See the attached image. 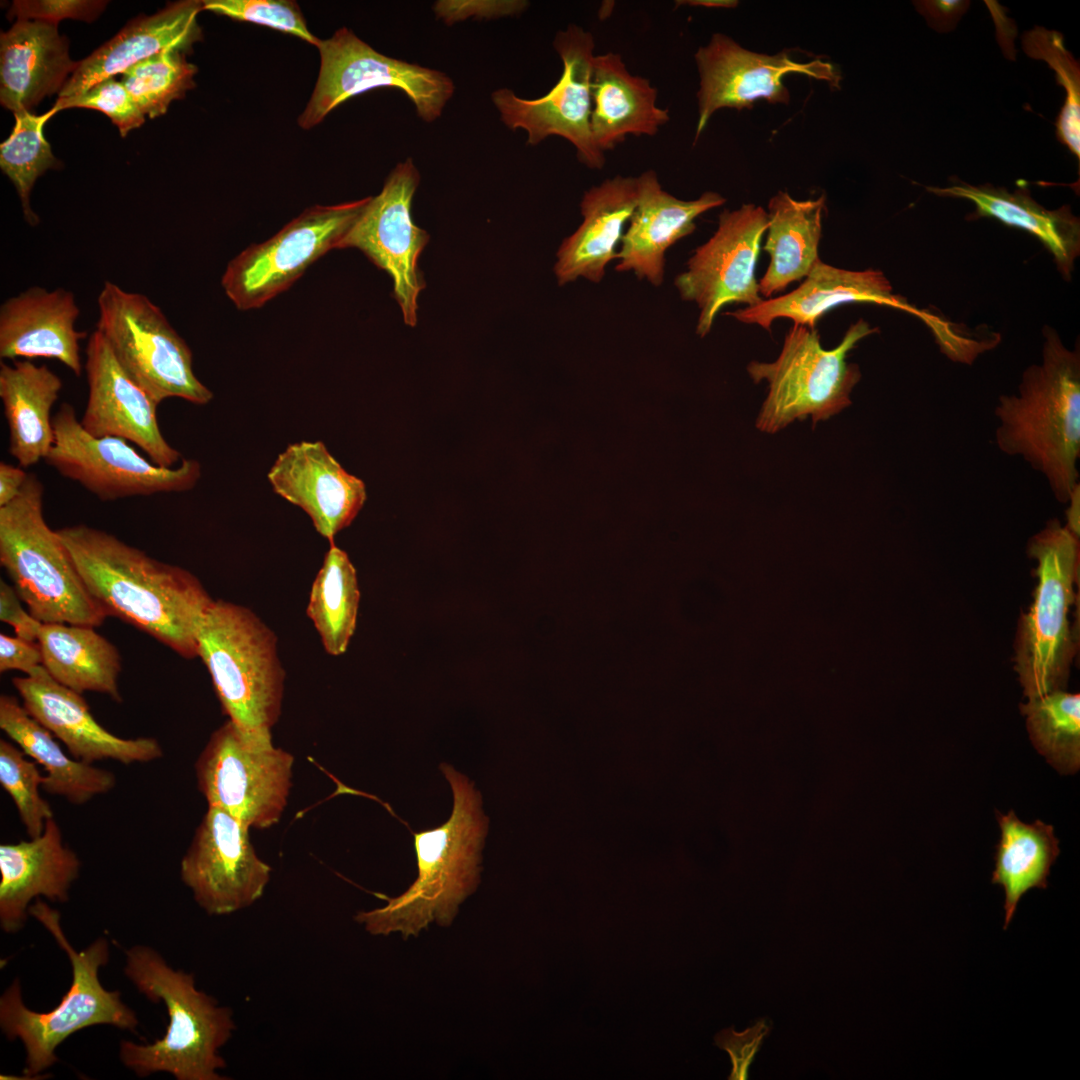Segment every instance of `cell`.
Listing matches in <instances>:
<instances>
[{
  "mask_svg": "<svg viewBox=\"0 0 1080 1080\" xmlns=\"http://www.w3.org/2000/svg\"><path fill=\"white\" fill-rule=\"evenodd\" d=\"M1029 738L1039 754L1061 774L1080 767V695L1056 690L1019 705Z\"/></svg>",
  "mask_w": 1080,
  "mask_h": 1080,
  "instance_id": "obj_38",
  "label": "cell"
},
{
  "mask_svg": "<svg viewBox=\"0 0 1080 1080\" xmlns=\"http://www.w3.org/2000/svg\"><path fill=\"white\" fill-rule=\"evenodd\" d=\"M85 355L88 400L80 419L84 430L94 437L133 442L153 463L173 467L181 454L162 435L158 404L124 371L97 330L87 341Z\"/></svg>",
  "mask_w": 1080,
  "mask_h": 1080,
  "instance_id": "obj_20",
  "label": "cell"
},
{
  "mask_svg": "<svg viewBox=\"0 0 1080 1080\" xmlns=\"http://www.w3.org/2000/svg\"><path fill=\"white\" fill-rule=\"evenodd\" d=\"M369 198L308 207L271 238L248 246L225 268L226 296L237 309L251 310L286 291L311 264L338 249Z\"/></svg>",
  "mask_w": 1080,
  "mask_h": 1080,
  "instance_id": "obj_12",
  "label": "cell"
},
{
  "mask_svg": "<svg viewBox=\"0 0 1080 1080\" xmlns=\"http://www.w3.org/2000/svg\"><path fill=\"white\" fill-rule=\"evenodd\" d=\"M927 190L939 196L971 201L976 208L972 219L995 218L1029 232L1053 255L1061 275L1070 279L1080 254V221L1069 205L1048 210L1036 202L1029 189L1022 185L1010 192L990 184L976 186L958 180L948 187H928Z\"/></svg>",
  "mask_w": 1080,
  "mask_h": 1080,
  "instance_id": "obj_31",
  "label": "cell"
},
{
  "mask_svg": "<svg viewBox=\"0 0 1080 1080\" xmlns=\"http://www.w3.org/2000/svg\"><path fill=\"white\" fill-rule=\"evenodd\" d=\"M420 175L412 159L398 163L381 192L369 201L341 239L338 249L356 248L392 279V296L404 323L417 324L418 296L426 287L418 267L419 257L430 240L411 215Z\"/></svg>",
  "mask_w": 1080,
  "mask_h": 1080,
  "instance_id": "obj_16",
  "label": "cell"
},
{
  "mask_svg": "<svg viewBox=\"0 0 1080 1080\" xmlns=\"http://www.w3.org/2000/svg\"><path fill=\"white\" fill-rule=\"evenodd\" d=\"M995 814L1001 834L991 882L1004 891L1003 928L1007 929L1021 898L1031 889L1047 888V878L1060 848L1052 825L1039 819L1025 823L1014 810L1007 814L996 810Z\"/></svg>",
  "mask_w": 1080,
  "mask_h": 1080,
  "instance_id": "obj_36",
  "label": "cell"
},
{
  "mask_svg": "<svg viewBox=\"0 0 1080 1080\" xmlns=\"http://www.w3.org/2000/svg\"><path fill=\"white\" fill-rule=\"evenodd\" d=\"M42 666V655L37 642L18 636L0 634V671L19 670L31 675Z\"/></svg>",
  "mask_w": 1080,
  "mask_h": 1080,
  "instance_id": "obj_49",
  "label": "cell"
},
{
  "mask_svg": "<svg viewBox=\"0 0 1080 1080\" xmlns=\"http://www.w3.org/2000/svg\"><path fill=\"white\" fill-rule=\"evenodd\" d=\"M0 728L46 771L41 788L74 805H83L111 791L115 775L64 753L56 737L11 695L0 697Z\"/></svg>",
  "mask_w": 1080,
  "mask_h": 1080,
  "instance_id": "obj_33",
  "label": "cell"
},
{
  "mask_svg": "<svg viewBox=\"0 0 1080 1080\" xmlns=\"http://www.w3.org/2000/svg\"><path fill=\"white\" fill-rule=\"evenodd\" d=\"M1066 510V527L1076 536L1080 535V487L1070 496Z\"/></svg>",
  "mask_w": 1080,
  "mask_h": 1080,
  "instance_id": "obj_51",
  "label": "cell"
},
{
  "mask_svg": "<svg viewBox=\"0 0 1080 1080\" xmlns=\"http://www.w3.org/2000/svg\"><path fill=\"white\" fill-rule=\"evenodd\" d=\"M271 867L256 853L249 829L218 807L208 810L180 864V877L207 914L227 915L254 904Z\"/></svg>",
  "mask_w": 1080,
  "mask_h": 1080,
  "instance_id": "obj_18",
  "label": "cell"
},
{
  "mask_svg": "<svg viewBox=\"0 0 1080 1080\" xmlns=\"http://www.w3.org/2000/svg\"><path fill=\"white\" fill-rule=\"evenodd\" d=\"M79 315L74 293L61 287L31 286L7 298L0 306L1 361L55 359L80 376L86 332L75 328Z\"/></svg>",
  "mask_w": 1080,
  "mask_h": 1080,
  "instance_id": "obj_26",
  "label": "cell"
},
{
  "mask_svg": "<svg viewBox=\"0 0 1080 1080\" xmlns=\"http://www.w3.org/2000/svg\"><path fill=\"white\" fill-rule=\"evenodd\" d=\"M94 628L43 623L37 636L42 665L54 680L77 693H102L121 702L120 654Z\"/></svg>",
  "mask_w": 1080,
  "mask_h": 1080,
  "instance_id": "obj_35",
  "label": "cell"
},
{
  "mask_svg": "<svg viewBox=\"0 0 1080 1080\" xmlns=\"http://www.w3.org/2000/svg\"><path fill=\"white\" fill-rule=\"evenodd\" d=\"M52 424L54 443L44 461L101 501L183 492L200 479L196 460L182 459L178 467H162L145 459L124 439L90 435L70 403L61 404Z\"/></svg>",
  "mask_w": 1080,
  "mask_h": 1080,
  "instance_id": "obj_13",
  "label": "cell"
},
{
  "mask_svg": "<svg viewBox=\"0 0 1080 1080\" xmlns=\"http://www.w3.org/2000/svg\"><path fill=\"white\" fill-rule=\"evenodd\" d=\"M440 768L453 793V809L442 825L415 832L418 874L397 897L380 908L358 912L354 919L373 936L417 937L435 924H453L460 905L480 884L482 849L488 818L482 798L466 776L448 764Z\"/></svg>",
  "mask_w": 1080,
  "mask_h": 1080,
  "instance_id": "obj_2",
  "label": "cell"
},
{
  "mask_svg": "<svg viewBox=\"0 0 1080 1080\" xmlns=\"http://www.w3.org/2000/svg\"><path fill=\"white\" fill-rule=\"evenodd\" d=\"M21 603L15 588L1 579L0 620L12 626L16 636L37 642L38 632L43 623L26 611Z\"/></svg>",
  "mask_w": 1080,
  "mask_h": 1080,
  "instance_id": "obj_48",
  "label": "cell"
},
{
  "mask_svg": "<svg viewBox=\"0 0 1080 1080\" xmlns=\"http://www.w3.org/2000/svg\"><path fill=\"white\" fill-rule=\"evenodd\" d=\"M34 917L54 937L72 967L71 986L61 1002L48 1012H36L23 1002L20 980L15 979L0 997V1027L9 1040L19 1039L26 1052L23 1074L27 1079L58 1061L56 1048L75 1032L93 1025H112L134 1031L138 1019L121 1000L118 991L105 989L99 969L109 961L108 941L100 937L77 951L61 926V917L40 898L29 907Z\"/></svg>",
  "mask_w": 1080,
  "mask_h": 1080,
  "instance_id": "obj_6",
  "label": "cell"
},
{
  "mask_svg": "<svg viewBox=\"0 0 1080 1080\" xmlns=\"http://www.w3.org/2000/svg\"><path fill=\"white\" fill-rule=\"evenodd\" d=\"M320 70L311 97L298 117L305 130L320 124L337 106L379 87L402 90L426 122L441 116L455 86L445 73L388 57L342 27L321 40Z\"/></svg>",
  "mask_w": 1080,
  "mask_h": 1080,
  "instance_id": "obj_11",
  "label": "cell"
},
{
  "mask_svg": "<svg viewBox=\"0 0 1080 1080\" xmlns=\"http://www.w3.org/2000/svg\"><path fill=\"white\" fill-rule=\"evenodd\" d=\"M1036 563L1033 602L1022 613L1015 638V671L1028 699L1066 688L1078 648L1070 621L1079 581L1080 543L1059 520L1052 519L1027 543Z\"/></svg>",
  "mask_w": 1080,
  "mask_h": 1080,
  "instance_id": "obj_8",
  "label": "cell"
},
{
  "mask_svg": "<svg viewBox=\"0 0 1080 1080\" xmlns=\"http://www.w3.org/2000/svg\"><path fill=\"white\" fill-rule=\"evenodd\" d=\"M590 129L596 147L605 153L627 136H654L670 119L657 104V89L631 74L620 54L595 55L591 76Z\"/></svg>",
  "mask_w": 1080,
  "mask_h": 1080,
  "instance_id": "obj_30",
  "label": "cell"
},
{
  "mask_svg": "<svg viewBox=\"0 0 1080 1080\" xmlns=\"http://www.w3.org/2000/svg\"><path fill=\"white\" fill-rule=\"evenodd\" d=\"M197 71L185 53L171 50L133 65L122 74V84L141 112L153 119L164 115L173 100L195 87Z\"/></svg>",
  "mask_w": 1080,
  "mask_h": 1080,
  "instance_id": "obj_40",
  "label": "cell"
},
{
  "mask_svg": "<svg viewBox=\"0 0 1080 1080\" xmlns=\"http://www.w3.org/2000/svg\"><path fill=\"white\" fill-rule=\"evenodd\" d=\"M44 486L28 473L19 495L0 507V564L41 623L97 627L108 616L87 590L70 552L43 514Z\"/></svg>",
  "mask_w": 1080,
  "mask_h": 1080,
  "instance_id": "obj_7",
  "label": "cell"
},
{
  "mask_svg": "<svg viewBox=\"0 0 1080 1080\" xmlns=\"http://www.w3.org/2000/svg\"><path fill=\"white\" fill-rule=\"evenodd\" d=\"M768 1031L769 1026L766 1022L759 1021L755 1026L742 1033H736L733 1029H726L716 1036V1044L728 1052L732 1061L730 1079L742 1080L747 1078L748 1068Z\"/></svg>",
  "mask_w": 1080,
  "mask_h": 1080,
  "instance_id": "obj_47",
  "label": "cell"
},
{
  "mask_svg": "<svg viewBox=\"0 0 1080 1080\" xmlns=\"http://www.w3.org/2000/svg\"><path fill=\"white\" fill-rule=\"evenodd\" d=\"M637 178V203L617 251V272H633L653 286L664 281L666 252L696 229L695 220L722 206L725 198L706 191L694 200H682L664 190L653 170Z\"/></svg>",
  "mask_w": 1080,
  "mask_h": 1080,
  "instance_id": "obj_24",
  "label": "cell"
},
{
  "mask_svg": "<svg viewBox=\"0 0 1080 1080\" xmlns=\"http://www.w3.org/2000/svg\"><path fill=\"white\" fill-rule=\"evenodd\" d=\"M202 10L203 1L184 0L129 22L108 42L79 61L58 99L80 95L153 55L171 50L187 53L202 39L197 21Z\"/></svg>",
  "mask_w": 1080,
  "mask_h": 1080,
  "instance_id": "obj_27",
  "label": "cell"
},
{
  "mask_svg": "<svg viewBox=\"0 0 1080 1080\" xmlns=\"http://www.w3.org/2000/svg\"><path fill=\"white\" fill-rule=\"evenodd\" d=\"M1022 46L1025 53L1045 61L1056 74L1065 92V103L1056 121L1057 137L1080 158V67L1079 62L1066 49L1061 33L1035 27L1024 33Z\"/></svg>",
  "mask_w": 1080,
  "mask_h": 1080,
  "instance_id": "obj_41",
  "label": "cell"
},
{
  "mask_svg": "<svg viewBox=\"0 0 1080 1080\" xmlns=\"http://www.w3.org/2000/svg\"><path fill=\"white\" fill-rule=\"evenodd\" d=\"M677 5L703 6L708 8H731L737 5L733 0H687L677 1Z\"/></svg>",
  "mask_w": 1080,
  "mask_h": 1080,
  "instance_id": "obj_52",
  "label": "cell"
},
{
  "mask_svg": "<svg viewBox=\"0 0 1080 1080\" xmlns=\"http://www.w3.org/2000/svg\"><path fill=\"white\" fill-rule=\"evenodd\" d=\"M80 867L77 854L65 844L54 817L47 820L41 835L1 844V929L5 933L20 931L34 899L67 902Z\"/></svg>",
  "mask_w": 1080,
  "mask_h": 1080,
  "instance_id": "obj_25",
  "label": "cell"
},
{
  "mask_svg": "<svg viewBox=\"0 0 1080 1080\" xmlns=\"http://www.w3.org/2000/svg\"><path fill=\"white\" fill-rule=\"evenodd\" d=\"M529 5L524 0H440L434 5L438 18L452 25L469 18L494 19L517 15Z\"/></svg>",
  "mask_w": 1080,
  "mask_h": 1080,
  "instance_id": "obj_46",
  "label": "cell"
},
{
  "mask_svg": "<svg viewBox=\"0 0 1080 1080\" xmlns=\"http://www.w3.org/2000/svg\"><path fill=\"white\" fill-rule=\"evenodd\" d=\"M28 473L20 466L0 463V507L13 501L21 492Z\"/></svg>",
  "mask_w": 1080,
  "mask_h": 1080,
  "instance_id": "obj_50",
  "label": "cell"
},
{
  "mask_svg": "<svg viewBox=\"0 0 1080 1080\" xmlns=\"http://www.w3.org/2000/svg\"><path fill=\"white\" fill-rule=\"evenodd\" d=\"M124 973L154 1003L163 1002L169 1022L153 1043H120L119 1057L138 1077L166 1072L177 1080H223L219 1050L236 1029L233 1013L196 988L192 973L172 968L153 948L125 950Z\"/></svg>",
  "mask_w": 1080,
  "mask_h": 1080,
  "instance_id": "obj_4",
  "label": "cell"
},
{
  "mask_svg": "<svg viewBox=\"0 0 1080 1080\" xmlns=\"http://www.w3.org/2000/svg\"><path fill=\"white\" fill-rule=\"evenodd\" d=\"M553 44L562 60L563 72L547 94L524 99L502 88L492 93V101L507 127L527 133L528 144L537 145L549 136H560L573 145L583 165L601 169L605 153L596 147L590 129L594 37L584 28L571 24L557 33Z\"/></svg>",
  "mask_w": 1080,
  "mask_h": 1080,
  "instance_id": "obj_15",
  "label": "cell"
},
{
  "mask_svg": "<svg viewBox=\"0 0 1080 1080\" xmlns=\"http://www.w3.org/2000/svg\"><path fill=\"white\" fill-rule=\"evenodd\" d=\"M360 602L356 570L345 551L330 542L309 595L308 617L325 651L345 653L354 634Z\"/></svg>",
  "mask_w": 1080,
  "mask_h": 1080,
  "instance_id": "obj_37",
  "label": "cell"
},
{
  "mask_svg": "<svg viewBox=\"0 0 1080 1080\" xmlns=\"http://www.w3.org/2000/svg\"><path fill=\"white\" fill-rule=\"evenodd\" d=\"M56 531L87 590L108 616L135 626L182 657H198V630L214 600L195 575L86 524Z\"/></svg>",
  "mask_w": 1080,
  "mask_h": 1080,
  "instance_id": "obj_1",
  "label": "cell"
},
{
  "mask_svg": "<svg viewBox=\"0 0 1080 1080\" xmlns=\"http://www.w3.org/2000/svg\"><path fill=\"white\" fill-rule=\"evenodd\" d=\"M97 306L96 330L124 371L158 405L172 397L197 405L213 399L193 371L190 347L149 297L107 280Z\"/></svg>",
  "mask_w": 1080,
  "mask_h": 1080,
  "instance_id": "obj_10",
  "label": "cell"
},
{
  "mask_svg": "<svg viewBox=\"0 0 1080 1080\" xmlns=\"http://www.w3.org/2000/svg\"><path fill=\"white\" fill-rule=\"evenodd\" d=\"M12 684L28 713L87 764L114 760L129 765L149 763L163 756L153 737L121 738L100 725L82 694L54 680L40 666L33 674L14 677Z\"/></svg>",
  "mask_w": 1080,
  "mask_h": 1080,
  "instance_id": "obj_21",
  "label": "cell"
},
{
  "mask_svg": "<svg viewBox=\"0 0 1080 1080\" xmlns=\"http://www.w3.org/2000/svg\"><path fill=\"white\" fill-rule=\"evenodd\" d=\"M268 481L330 542L352 523L367 497L364 482L348 473L320 441L289 445L270 468Z\"/></svg>",
  "mask_w": 1080,
  "mask_h": 1080,
  "instance_id": "obj_23",
  "label": "cell"
},
{
  "mask_svg": "<svg viewBox=\"0 0 1080 1080\" xmlns=\"http://www.w3.org/2000/svg\"><path fill=\"white\" fill-rule=\"evenodd\" d=\"M106 5V1L16 0L11 5L8 17L40 20L54 24L67 18L92 22L101 14Z\"/></svg>",
  "mask_w": 1080,
  "mask_h": 1080,
  "instance_id": "obj_45",
  "label": "cell"
},
{
  "mask_svg": "<svg viewBox=\"0 0 1080 1080\" xmlns=\"http://www.w3.org/2000/svg\"><path fill=\"white\" fill-rule=\"evenodd\" d=\"M197 643L229 720L251 743L273 745L285 681L275 633L247 607L218 599L200 624Z\"/></svg>",
  "mask_w": 1080,
  "mask_h": 1080,
  "instance_id": "obj_5",
  "label": "cell"
},
{
  "mask_svg": "<svg viewBox=\"0 0 1080 1080\" xmlns=\"http://www.w3.org/2000/svg\"><path fill=\"white\" fill-rule=\"evenodd\" d=\"M25 756L15 743L0 740V784L14 802L28 837L34 838L42 834L53 811L40 795L44 776Z\"/></svg>",
  "mask_w": 1080,
  "mask_h": 1080,
  "instance_id": "obj_42",
  "label": "cell"
},
{
  "mask_svg": "<svg viewBox=\"0 0 1080 1080\" xmlns=\"http://www.w3.org/2000/svg\"><path fill=\"white\" fill-rule=\"evenodd\" d=\"M53 107L58 111L68 108L101 111L118 127L122 137L126 136L130 130L140 127L145 121V115L127 89L114 77L99 82L80 95L57 99Z\"/></svg>",
  "mask_w": 1080,
  "mask_h": 1080,
  "instance_id": "obj_44",
  "label": "cell"
},
{
  "mask_svg": "<svg viewBox=\"0 0 1080 1080\" xmlns=\"http://www.w3.org/2000/svg\"><path fill=\"white\" fill-rule=\"evenodd\" d=\"M876 331L859 319L850 325L838 346L827 350L815 328L793 324L775 361H752L747 366L754 383L765 380L768 384L756 428L774 434L795 420L811 417L816 424L849 407L861 372L857 364L847 362V354Z\"/></svg>",
  "mask_w": 1080,
  "mask_h": 1080,
  "instance_id": "obj_9",
  "label": "cell"
},
{
  "mask_svg": "<svg viewBox=\"0 0 1080 1080\" xmlns=\"http://www.w3.org/2000/svg\"><path fill=\"white\" fill-rule=\"evenodd\" d=\"M700 76L697 93L698 122L695 140L712 115L723 108H751L761 99L769 103H788L790 94L783 84L788 73H801L839 86L841 76L829 62L814 60L800 63L787 52L775 55L744 49L729 36L716 33L707 45L695 53Z\"/></svg>",
  "mask_w": 1080,
  "mask_h": 1080,
  "instance_id": "obj_19",
  "label": "cell"
},
{
  "mask_svg": "<svg viewBox=\"0 0 1080 1080\" xmlns=\"http://www.w3.org/2000/svg\"><path fill=\"white\" fill-rule=\"evenodd\" d=\"M1041 360L1025 369L1016 393L999 397L995 443L1041 473L1055 499L1067 504L1079 486L1080 351L1043 328Z\"/></svg>",
  "mask_w": 1080,
  "mask_h": 1080,
  "instance_id": "obj_3",
  "label": "cell"
},
{
  "mask_svg": "<svg viewBox=\"0 0 1080 1080\" xmlns=\"http://www.w3.org/2000/svg\"><path fill=\"white\" fill-rule=\"evenodd\" d=\"M637 203V178L617 175L586 190L580 202L582 222L561 243L554 273L563 286L580 278L599 283Z\"/></svg>",
  "mask_w": 1080,
  "mask_h": 1080,
  "instance_id": "obj_29",
  "label": "cell"
},
{
  "mask_svg": "<svg viewBox=\"0 0 1080 1080\" xmlns=\"http://www.w3.org/2000/svg\"><path fill=\"white\" fill-rule=\"evenodd\" d=\"M293 764L292 754L251 743L228 720L196 760L197 787L208 806L225 810L248 829H266L285 810Z\"/></svg>",
  "mask_w": 1080,
  "mask_h": 1080,
  "instance_id": "obj_14",
  "label": "cell"
},
{
  "mask_svg": "<svg viewBox=\"0 0 1080 1080\" xmlns=\"http://www.w3.org/2000/svg\"><path fill=\"white\" fill-rule=\"evenodd\" d=\"M203 10L231 19L272 28L318 46L299 5L291 0H205Z\"/></svg>",
  "mask_w": 1080,
  "mask_h": 1080,
  "instance_id": "obj_43",
  "label": "cell"
},
{
  "mask_svg": "<svg viewBox=\"0 0 1080 1080\" xmlns=\"http://www.w3.org/2000/svg\"><path fill=\"white\" fill-rule=\"evenodd\" d=\"M57 112L52 106L48 112L41 115H35L31 111L14 113L13 130L0 146L1 170L15 186L24 218L31 226L39 223V218L30 205L33 186L46 170L58 165L43 134L45 123Z\"/></svg>",
  "mask_w": 1080,
  "mask_h": 1080,
  "instance_id": "obj_39",
  "label": "cell"
},
{
  "mask_svg": "<svg viewBox=\"0 0 1080 1080\" xmlns=\"http://www.w3.org/2000/svg\"><path fill=\"white\" fill-rule=\"evenodd\" d=\"M847 303L889 306L917 315L929 325L931 320L936 336L942 335L948 328L947 322L918 310L905 298L894 294L891 283L881 270H847L826 264L821 259L793 291L725 314L767 331H771L772 323L780 318L814 328L825 313Z\"/></svg>",
  "mask_w": 1080,
  "mask_h": 1080,
  "instance_id": "obj_22",
  "label": "cell"
},
{
  "mask_svg": "<svg viewBox=\"0 0 1080 1080\" xmlns=\"http://www.w3.org/2000/svg\"><path fill=\"white\" fill-rule=\"evenodd\" d=\"M826 197L796 200L779 191L768 204L767 236L763 250L769 264L759 292L771 297L792 282L804 279L820 260L818 250Z\"/></svg>",
  "mask_w": 1080,
  "mask_h": 1080,
  "instance_id": "obj_34",
  "label": "cell"
},
{
  "mask_svg": "<svg viewBox=\"0 0 1080 1080\" xmlns=\"http://www.w3.org/2000/svg\"><path fill=\"white\" fill-rule=\"evenodd\" d=\"M79 61L57 24L17 19L0 36V102L13 113L30 111L62 90Z\"/></svg>",
  "mask_w": 1080,
  "mask_h": 1080,
  "instance_id": "obj_28",
  "label": "cell"
},
{
  "mask_svg": "<svg viewBox=\"0 0 1080 1080\" xmlns=\"http://www.w3.org/2000/svg\"><path fill=\"white\" fill-rule=\"evenodd\" d=\"M767 223V211L761 206L743 204L735 210H724L714 234L695 250L686 269L676 276L674 284L681 299L695 303L700 310L698 336L710 332L726 305L751 307L763 300L755 270Z\"/></svg>",
  "mask_w": 1080,
  "mask_h": 1080,
  "instance_id": "obj_17",
  "label": "cell"
},
{
  "mask_svg": "<svg viewBox=\"0 0 1080 1080\" xmlns=\"http://www.w3.org/2000/svg\"><path fill=\"white\" fill-rule=\"evenodd\" d=\"M63 388L46 365L28 359L0 363V399L9 430V453L28 468L44 460L54 443L51 410Z\"/></svg>",
  "mask_w": 1080,
  "mask_h": 1080,
  "instance_id": "obj_32",
  "label": "cell"
}]
</instances>
